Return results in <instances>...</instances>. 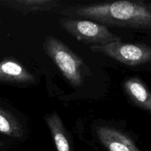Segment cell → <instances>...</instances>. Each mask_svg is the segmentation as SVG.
<instances>
[{"label": "cell", "mask_w": 151, "mask_h": 151, "mask_svg": "<svg viewBox=\"0 0 151 151\" xmlns=\"http://www.w3.org/2000/svg\"><path fill=\"white\" fill-rule=\"evenodd\" d=\"M60 14L69 18H86L104 26L150 29L151 7L142 1L120 0L114 2L73 6L63 9Z\"/></svg>", "instance_id": "1"}, {"label": "cell", "mask_w": 151, "mask_h": 151, "mask_svg": "<svg viewBox=\"0 0 151 151\" xmlns=\"http://www.w3.org/2000/svg\"><path fill=\"white\" fill-rule=\"evenodd\" d=\"M43 48L71 85L77 88L82 86L84 63L81 57L63 41L52 35L46 37Z\"/></svg>", "instance_id": "2"}, {"label": "cell", "mask_w": 151, "mask_h": 151, "mask_svg": "<svg viewBox=\"0 0 151 151\" xmlns=\"http://www.w3.org/2000/svg\"><path fill=\"white\" fill-rule=\"evenodd\" d=\"M60 26L72 36L83 44L90 46L105 45L121 41L117 35L112 33L106 26L89 20L61 18Z\"/></svg>", "instance_id": "3"}, {"label": "cell", "mask_w": 151, "mask_h": 151, "mask_svg": "<svg viewBox=\"0 0 151 151\" xmlns=\"http://www.w3.org/2000/svg\"><path fill=\"white\" fill-rule=\"evenodd\" d=\"M89 50L92 52L105 55L130 66H140L151 60L150 47L144 44L114 41L105 45L90 46Z\"/></svg>", "instance_id": "4"}, {"label": "cell", "mask_w": 151, "mask_h": 151, "mask_svg": "<svg viewBox=\"0 0 151 151\" xmlns=\"http://www.w3.org/2000/svg\"><path fill=\"white\" fill-rule=\"evenodd\" d=\"M97 135L109 151H140L134 142L122 131L109 126H98Z\"/></svg>", "instance_id": "5"}, {"label": "cell", "mask_w": 151, "mask_h": 151, "mask_svg": "<svg viewBox=\"0 0 151 151\" xmlns=\"http://www.w3.org/2000/svg\"><path fill=\"white\" fill-rule=\"evenodd\" d=\"M63 5L59 0H0V6L22 14L57 12Z\"/></svg>", "instance_id": "6"}, {"label": "cell", "mask_w": 151, "mask_h": 151, "mask_svg": "<svg viewBox=\"0 0 151 151\" xmlns=\"http://www.w3.org/2000/svg\"><path fill=\"white\" fill-rule=\"evenodd\" d=\"M0 81L13 83H30L35 77L22 63L13 58L0 61Z\"/></svg>", "instance_id": "7"}, {"label": "cell", "mask_w": 151, "mask_h": 151, "mask_svg": "<svg viewBox=\"0 0 151 151\" xmlns=\"http://www.w3.org/2000/svg\"><path fill=\"white\" fill-rule=\"evenodd\" d=\"M123 87L127 96L137 107L150 113L151 94L141 80L137 78H128L124 83Z\"/></svg>", "instance_id": "8"}, {"label": "cell", "mask_w": 151, "mask_h": 151, "mask_svg": "<svg viewBox=\"0 0 151 151\" xmlns=\"http://www.w3.org/2000/svg\"><path fill=\"white\" fill-rule=\"evenodd\" d=\"M52 136L58 151H72L67 131L60 116L55 112L47 114L44 117Z\"/></svg>", "instance_id": "9"}, {"label": "cell", "mask_w": 151, "mask_h": 151, "mask_svg": "<svg viewBox=\"0 0 151 151\" xmlns=\"http://www.w3.org/2000/svg\"><path fill=\"white\" fill-rule=\"evenodd\" d=\"M0 133L13 138H22L23 127L10 111L0 106Z\"/></svg>", "instance_id": "10"}, {"label": "cell", "mask_w": 151, "mask_h": 151, "mask_svg": "<svg viewBox=\"0 0 151 151\" xmlns=\"http://www.w3.org/2000/svg\"><path fill=\"white\" fill-rule=\"evenodd\" d=\"M3 145V143L2 142H1V141H0V147H1V146H2Z\"/></svg>", "instance_id": "11"}]
</instances>
